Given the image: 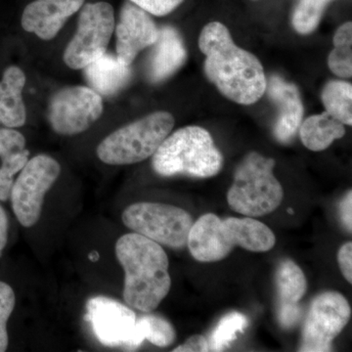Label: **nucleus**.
<instances>
[{
    "mask_svg": "<svg viewBox=\"0 0 352 352\" xmlns=\"http://www.w3.org/2000/svg\"><path fill=\"white\" fill-rule=\"evenodd\" d=\"M83 69L89 87L101 96L117 94L126 87L132 75L131 66L108 53L97 58Z\"/></svg>",
    "mask_w": 352,
    "mask_h": 352,
    "instance_id": "nucleus-17",
    "label": "nucleus"
},
{
    "mask_svg": "<svg viewBox=\"0 0 352 352\" xmlns=\"http://www.w3.org/2000/svg\"><path fill=\"white\" fill-rule=\"evenodd\" d=\"M275 244L276 237L270 227L252 217L220 219L214 214H206L192 226L187 247L197 261L217 263L227 258L235 247L265 252Z\"/></svg>",
    "mask_w": 352,
    "mask_h": 352,
    "instance_id": "nucleus-3",
    "label": "nucleus"
},
{
    "mask_svg": "<svg viewBox=\"0 0 352 352\" xmlns=\"http://www.w3.org/2000/svg\"><path fill=\"white\" fill-rule=\"evenodd\" d=\"M346 127L330 113L314 115L300 124V135L303 145L314 152L324 151L333 141L344 138Z\"/></svg>",
    "mask_w": 352,
    "mask_h": 352,
    "instance_id": "nucleus-19",
    "label": "nucleus"
},
{
    "mask_svg": "<svg viewBox=\"0 0 352 352\" xmlns=\"http://www.w3.org/2000/svg\"><path fill=\"white\" fill-rule=\"evenodd\" d=\"M30 151L25 149L1 160L0 166V201H6L10 198L14 184V177L22 170L29 161Z\"/></svg>",
    "mask_w": 352,
    "mask_h": 352,
    "instance_id": "nucleus-26",
    "label": "nucleus"
},
{
    "mask_svg": "<svg viewBox=\"0 0 352 352\" xmlns=\"http://www.w3.org/2000/svg\"><path fill=\"white\" fill-rule=\"evenodd\" d=\"M351 316V305L342 294L325 292L317 296L305 319L300 351H332L333 340L342 332Z\"/></svg>",
    "mask_w": 352,
    "mask_h": 352,
    "instance_id": "nucleus-11",
    "label": "nucleus"
},
{
    "mask_svg": "<svg viewBox=\"0 0 352 352\" xmlns=\"http://www.w3.org/2000/svg\"><path fill=\"white\" fill-rule=\"evenodd\" d=\"M265 92L279 112L273 129L275 138L281 143L291 142L300 129L303 118L302 102L298 87L285 82L280 76H273L266 82Z\"/></svg>",
    "mask_w": 352,
    "mask_h": 352,
    "instance_id": "nucleus-15",
    "label": "nucleus"
},
{
    "mask_svg": "<svg viewBox=\"0 0 352 352\" xmlns=\"http://www.w3.org/2000/svg\"><path fill=\"white\" fill-rule=\"evenodd\" d=\"M302 316L300 305H278V320L284 329L294 327Z\"/></svg>",
    "mask_w": 352,
    "mask_h": 352,
    "instance_id": "nucleus-30",
    "label": "nucleus"
},
{
    "mask_svg": "<svg viewBox=\"0 0 352 352\" xmlns=\"http://www.w3.org/2000/svg\"><path fill=\"white\" fill-rule=\"evenodd\" d=\"M275 161L252 152L241 162L227 194L229 207L249 217L272 214L281 205L284 190L275 177Z\"/></svg>",
    "mask_w": 352,
    "mask_h": 352,
    "instance_id": "nucleus-5",
    "label": "nucleus"
},
{
    "mask_svg": "<svg viewBox=\"0 0 352 352\" xmlns=\"http://www.w3.org/2000/svg\"><path fill=\"white\" fill-rule=\"evenodd\" d=\"M206 55L205 73L224 96L241 105H252L265 94L266 80L258 58L238 47L221 23H210L199 38Z\"/></svg>",
    "mask_w": 352,
    "mask_h": 352,
    "instance_id": "nucleus-1",
    "label": "nucleus"
},
{
    "mask_svg": "<svg viewBox=\"0 0 352 352\" xmlns=\"http://www.w3.org/2000/svg\"><path fill=\"white\" fill-rule=\"evenodd\" d=\"M115 25L113 8L107 2L82 6L75 36L65 50V64L69 68L80 69L105 54Z\"/></svg>",
    "mask_w": 352,
    "mask_h": 352,
    "instance_id": "nucleus-8",
    "label": "nucleus"
},
{
    "mask_svg": "<svg viewBox=\"0 0 352 352\" xmlns=\"http://www.w3.org/2000/svg\"><path fill=\"white\" fill-rule=\"evenodd\" d=\"M335 48L329 55V68L340 78L352 76V24L351 22L340 25L333 36Z\"/></svg>",
    "mask_w": 352,
    "mask_h": 352,
    "instance_id": "nucleus-23",
    "label": "nucleus"
},
{
    "mask_svg": "<svg viewBox=\"0 0 352 352\" xmlns=\"http://www.w3.org/2000/svg\"><path fill=\"white\" fill-rule=\"evenodd\" d=\"M8 240V217L4 208L0 206V258Z\"/></svg>",
    "mask_w": 352,
    "mask_h": 352,
    "instance_id": "nucleus-34",
    "label": "nucleus"
},
{
    "mask_svg": "<svg viewBox=\"0 0 352 352\" xmlns=\"http://www.w3.org/2000/svg\"><path fill=\"white\" fill-rule=\"evenodd\" d=\"M152 157L153 170L164 177H212L223 166V156L210 132L196 126L168 134Z\"/></svg>",
    "mask_w": 352,
    "mask_h": 352,
    "instance_id": "nucleus-4",
    "label": "nucleus"
},
{
    "mask_svg": "<svg viewBox=\"0 0 352 352\" xmlns=\"http://www.w3.org/2000/svg\"><path fill=\"white\" fill-rule=\"evenodd\" d=\"M173 352L210 351L208 340L204 336L194 335L186 342L173 349Z\"/></svg>",
    "mask_w": 352,
    "mask_h": 352,
    "instance_id": "nucleus-32",
    "label": "nucleus"
},
{
    "mask_svg": "<svg viewBox=\"0 0 352 352\" xmlns=\"http://www.w3.org/2000/svg\"><path fill=\"white\" fill-rule=\"evenodd\" d=\"M147 65L148 78L160 82L170 78L184 63L186 50L180 34L171 27L160 30Z\"/></svg>",
    "mask_w": 352,
    "mask_h": 352,
    "instance_id": "nucleus-16",
    "label": "nucleus"
},
{
    "mask_svg": "<svg viewBox=\"0 0 352 352\" xmlns=\"http://www.w3.org/2000/svg\"><path fill=\"white\" fill-rule=\"evenodd\" d=\"M338 263L342 275L349 284L352 283V243L347 242L340 248Z\"/></svg>",
    "mask_w": 352,
    "mask_h": 352,
    "instance_id": "nucleus-31",
    "label": "nucleus"
},
{
    "mask_svg": "<svg viewBox=\"0 0 352 352\" xmlns=\"http://www.w3.org/2000/svg\"><path fill=\"white\" fill-rule=\"evenodd\" d=\"M146 12L155 16H166L173 12L184 0H131Z\"/></svg>",
    "mask_w": 352,
    "mask_h": 352,
    "instance_id": "nucleus-29",
    "label": "nucleus"
},
{
    "mask_svg": "<svg viewBox=\"0 0 352 352\" xmlns=\"http://www.w3.org/2000/svg\"><path fill=\"white\" fill-rule=\"evenodd\" d=\"M16 296L12 287L0 281V352L8 347L9 338L7 323L15 307Z\"/></svg>",
    "mask_w": 352,
    "mask_h": 352,
    "instance_id": "nucleus-27",
    "label": "nucleus"
},
{
    "mask_svg": "<svg viewBox=\"0 0 352 352\" xmlns=\"http://www.w3.org/2000/svg\"><path fill=\"white\" fill-rule=\"evenodd\" d=\"M25 85L24 72L16 66L4 71L0 82V124L16 129L24 126L27 111L23 100V89Z\"/></svg>",
    "mask_w": 352,
    "mask_h": 352,
    "instance_id": "nucleus-18",
    "label": "nucleus"
},
{
    "mask_svg": "<svg viewBox=\"0 0 352 352\" xmlns=\"http://www.w3.org/2000/svg\"><path fill=\"white\" fill-rule=\"evenodd\" d=\"M173 126L171 113H150L112 132L97 147V156L111 166L140 163L156 153Z\"/></svg>",
    "mask_w": 352,
    "mask_h": 352,
    "instance_id": "nucleus-6",
    "label": "nucleus"
},
{
    "mask_svg": "<svg viewBox=\"0 0 352 352\" xmlns=\"http://www.w3.org/2000/svg\"><path fill=\"white\" fill-rule=\"evenodd\" d=\"M116 256L124 271V300L132 309L151 312L168 295L171 278L163 247L135 232L122 236Z\"/></svg>",
    "mask_w": 352,
    "mask_h": 352,
    "instance_id": "nucleus-2",
    "label": "nucleus"
},
{
    "mask_svg": "<svg viewBox=\"0 0 352 352\" xmlns=\"http://www.w3.org/2000/svg\"><path fill=\"white\" fill-rule=\"evenodd\" d=\"M85 0H34L25 7L21 24L25 32L51 41L65 23L80 10Z\"/></svg>",
    "mask_w": 352,
    "mask_h": 352,
    "instance_id": "nucleus-14",
    "label": "nucleus"
},
{
    "mask_svg": "<svg viewBox=\"0 0 352 352\" xmlns=\"http://www.w3.org/2000/svg\"><path fill=\"white\" fill-rule=\"evenodd\" d=\"M326 111L346 126L352 124V85L346 82H330L322 92Z\"/></svg>",
    "mask_w": 352,
    "mask_h": 352,
    "instance_id": "nucleus-22",
    "label": "nucleus"
},
{
    "mask_svg": "<svg viewBox=\"0 0 352 352\" xmlns=\"http://www.w3.org/2000/svg\"><path fill=\"white\" fill-rule=\"evenodd\" d=\"M25 138L16 129H0V157L1 160L25 149Z\"/></svg>",
    "mask_w": 352,
    "mask_h": 352,
    "instance_id": "nucleus-28",
    "label": "nucleus"
},
{
    "mask_svg": "<svg viewBox=\"0 0 352 352\" xmlns=\"http://www.w3.org/2000/svg\"><path fill=\"white\" fill-rule=\"evenodd\" d=\"M103 110V99L92 88L67 87L51 97L48 120L53 131L60 135H76L94 126Z\"/></svg>",
    "mask_w": 352,
    "mask_h": 352,
    "instance_id": "nucleus-10",
    "label": "nucleus"
},
{
    "mask_svg": "<svg viewBox=\"0 0 352 352\" xmlns=\"http://www.w3.org/2000/svg\"><path fill=\"white\" fill-rule=\"evenodd\" d=\"M352 193L351 190L346 194L340 204V217L342 224L349 233L352 230Z\"/></svg>",
    "mask_w": 352,
    "mask_h": 352,
    "instance_id": "nucleus-33",
    "label": "nucleus"
},
{
    "mask_svg": "<svg viewBox=\"0 0 352 352\" xmlns=\"http://www.w3.org/2000/svg\"><path fill=\"white\" fill-rule=\"evenodd\" d=\"M175 339V328L166 319L157 315H145L136 319L131 338L122 347L126 351H135L144 340L156 346L168 347Z\"/></svg>",
    "mask_w": 352,
    "mask_h": 352,
    "instance_id": "nucleus-20",
    "label": "nucleus"
},
{
    "mask_svg": "<svg viewBox=\"0 0 352 352\" xmlns=\"http://www.w3.org/2000/svg\"><path fill=\"white\" fill-rule=\"evenodd\" d=\"M61 166L48 155L41 154L27 162L11 190L14 214L23 226L38 223L44 198L59 178Z\"/></svg>",
    "mask_w": 352,
    "mask_h": 352,
    "instance_id": "nucleus-9",
    "label": "nucleus"
},
{
    "mask_svg": "<svg viewBox=\"0 0 352 352\" xmlns=\"http://www.w3.org/2000/svg\"><path fill=\"white\" fill-rule=\"evenodd\" d=\"M87 319L102 344L122 347L131 338L138 318L129 305L108 296H97L88 300Z\"/></svg>",
    "mask_w": 352,
    "mask_h": 352,
    "instance_id": "nucleus-12",
    "label": "nucleus"
},
{
    "mask_svg": "<svg viewBox=\"0 0 352 352\" xmlns=\"http://www.w3.org/2000/svg\"><path fill=\"white\" fill-rule=\"evenodd\" d=\"M115 31L117 56L127 66H131L141 51L156 43L160 30L149 13L132 2H126L120 10Z\"/></svg>",
    "mask_w": 352,
    "mask_h": 352,
    "instance_id": "nucleus-13",
    "label": "nucleus"
},
{
    "mask_svg": "<svg viewBox=\"0 0 352 352\" xmlns=\"http://www.w3.org/2000/svg\"><path fill=\"white\" fill-rule=\"evenodd\" d=\"M278 305H298L307 293V281L302 268L294 261H282L276 273Z\"/></svg>",
    "mask_w": 352,
    "mask_h": 352,
    "instance_id": "nucleus-21",
    "label": "nucleus"
},
{
    "mask_svg": "<svg viewBox=\"0 0 352 352\" xmlns=\"http://www.w3.org/2000/svg\"><path fill=\"white\" fill-rule=\"evenodd\" d=\"M122 222L127 228L161 245L182 250L187 247L193 217L175 206L141 201L124 210Z\"/></svg>",
    "mask_w": 352,
    "mask_h": 352,
    "instance_id": "nucleus-7",
    "label": "nucleus"
},
{
    "mask_svg": "<svg viewBox=\"0 0 352 352\" xmlns=\"http://www.w3.org/2000/svg\"><path fill=\"white\" fill-rule=\"evenodd\" d=\"M331 0H302L293 15V25L302 34H310L318 27L326 6Z\"/></svg>",
    "mask_w": 352,
    "mask_h": 352,
    "instance_id": "nucleus-25",
    "label": "nucleus"
},
{
    "mask_svg": "<svg viewBox=\"0 0 352 352\" xmlns=\"http://www.w3.org/2000/svg\"><path fill=\"white\" fill-rule=\"evenodd\" d=\"M89 258L91 259V261H96L97 259L99 258L98 254H97V252H92L89 256Z\"/></svg>",
    "mask_w": 352,
    "mask_h": 352,
    "instance_id": "nucleus-35",
    "label": "nucleus"
},
{
    "mask_svg": "<svg viewBox=\"0 0 352 352\" xmlns=\"http://www.w3.org/2000/svg\"><path fill=\"white\" fill-rule=\"evenodd\" d=\"M249 326L245 315L233 311L220 319L217 327L208 339V347L212 351H223L237 339L238 335L245 332Z\"/></svg>",
    "mask_w": 352,
    "mask_h": 352,
    "instance_id": "nucleus-24",
    "label": "nucleus"
}]
</instances>
